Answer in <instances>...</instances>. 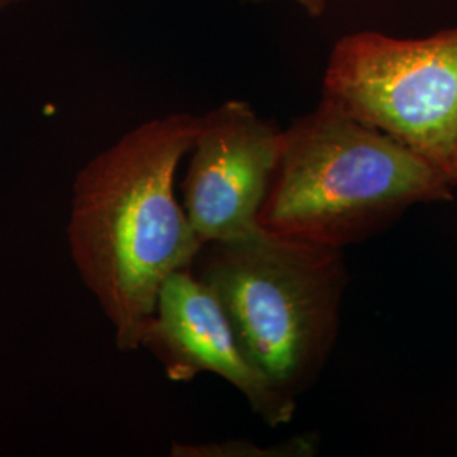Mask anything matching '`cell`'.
<instances>
[{"label": "cell", "instance_id": "cell-1", "mask_svg": "<svg viewBox=\"0 0 457 457\" xmlns=\"http://www.w3.org/2000/svg\"><path fill=\"white\" fill-rule=\"evenodd\" d=\"M196 129L190 112L154 117L100 151L73 181L71 258L126 353L139 349L164 279L192 268L202 247L173 190Z\"/></svg>", "mask_w": 457, "mask_h": 457}, {"label": "cell", "instance_id": "cell-2", "mask_svg": "<svg viewBox=\"0 0 457 457\" xmlns=\"http://www.w3.org/2000/svg\"><path fill=\"white\" fill-rule=\"evenodd\" d=\"M454 185L437 164L322 98L283 129L260 226L343 251L410 207L451 200Z\"/></svg>", "mask_w": 457, "mask_h": 457}, {"label": "cell", "instance_id": "cell-3", "mask_svg": "<svg viewBox=\"0 0 457 457\" xmlns=\"http://www.w3.org/2000/svg\"><path fill=\"white\" fill-rule=\"evenodd\" d=\"M192 271L217 296L247 361L285 400L317 383L339 334L341 249L260 228L200 247Z\"/></svg>", "mask_w": 457, "mask_h": 457}, {"label": "cell", "instance_id": "cell-4", "mask_svg": "<svg viewBox=\"0 0 457 457\" xmlns=\"http://www.w3.org/2000/svg\"><path fill=\"white\" fill-rule=\"evenodd\" d=\"M322 98L447 173L457 139V28L424 39L344 36L330 53Z\"/></svg>", "mask_w": 457, "mask_h": 457}, {"label": "cell", "instance_id": "cell-5", "mask_svg": "<svg viewBox=\"0 0 457 457\" xmlns=\"http://www.w3.org/2000/svg\"><path fill=\"white\" fill-rule=\"evenodd\" d=\"M283 129L245 100H228L198 115L181 183L183 211L202 245L258 230L275 173Z\"/></svg>", "mask_w": 457, "mask_h": 457}, {"label": "cell", "instance_id": "cell-6", "mask_svg": "<svg viewBox=\"0 0 457 457\" xmlns=\"http://www.w3.org/2000/svg\"><path fill=\"white\" fill-rule=\"evenodd\" d=\"M139 347L154 354L171 381L188 383L202 373L226 379L270 427L294 419L296 403L278 395L247 361L217 296L192 268L164 279Z\"/></svg>", "mask_w": 457, "mask_h": 457}, {"label": "cell", "instance_id": "cell-7", "mask_svg": "<svg viewBox=\"0 0 457 457\" xmlns=\"http://www.w3.org/2000/svg\"><path fill=\"white\" fill-rule=\"evenodd\" d=\"M249 2H268V0H249ZM309 16H324L327 7V0H295Z\"/></svg>", "mask_w": 457, "mask_h": 457}, {"label": "cell", "instance_id": "cell-8", "mask_svg": "<svg viewBox=\"0 0 457 457\" xmlns=\"http://www.w3.org/2000/svg\"><path fill=\"white\" fill-rule=\"evenodd\" d=\"M447 173H449V177L453 179V181L457 183V139L456 145H454V151H453V156H451V162H449Z\"/></svg>", "mask_w": 457, "mask_h": 457}, {"label": "cell", "instance_id": "cell-9", "mask_svg": "<svg viewBox=\"0 0 457 457\" xmlns=\"http://www.w3.org/2000/svg\"><path fill=\"white\" fill-rule=\"evenodd\" d=\"M19 2H22V0H0V14H2L5 9L16 5Z\"/></svg>", "mask_w": 457, "mask_h": 457}]
</instances>
